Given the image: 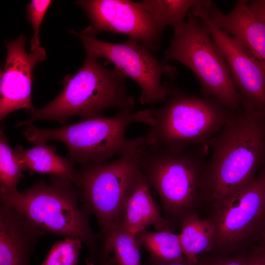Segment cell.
<instances>
[{
    "mask_svg": "<svg viewBox=\"0 0 265 265\" xmlns=\"http://www.w3.org/2000/svg\"><path fill=\"white\" fill-rule=\"evenodd\" d=\"M199 197L214 204L245 186L265 162V110L242 106L207 143Z\"/></svg>",
    "mask_w": 265,
    "mask_h": 265,
    "instance_id": "obj_1",
    "label": "cell"
},
{
    "mask_svg": "<svg viewBox=\"0 0 265 265\" xmlns=\"http://www.w3.org/2000/svg\"><path fill=\"white\" fill-rule=\"evenodd\" d=\"M0 200L47 233L79 238L88 250L87 265H96L101 259L98 235L90 225L79 189L72 181L52 176L48 183L41 179L22 192L0 195Z\"/></svg>",
    "mask_w": 265,
    "mask_h": 265,
    "instance_id": "obj_2",
    "label": "cell"
},
{
    "mask_svg": "<svg viewBox=\"0 0 265 265\" xmlns=\"http://www.w3.org/2000/svg\"><path fill=\"white\" fill-rule=\"evenodd\" d=\"M153 120L152 109L118 111L111 117L100 114L54 129H39L31 123L23 134L34 144L50 140L62 142L68 150L71 162L81 165L105 162L116 155L137 154L144 137L130 139L126 131L133 124L150 125Z\"/></svg>",
    "mask_w": 265,
    "mask_h": 265,
    "instance_id": "obj_3",
    "label": "cell"
},
{
    "mask_svg": "<svg viewBox=\"0 0 265 265\" xmlns=\"http://www.w3.org/2000/svg\"><path fill=\"white\" fill-rule=\"evenodd\" d=\"M127 79L115 67L106 68L98 59L86 55L79 71L64 78L61 93L43 107L35 108L28 119L16 126H26L40 120L55 121L63 125L71 117L85 118L101 114L106 108L133 111L135 100L128 93Z\"/></svg>",
    "mask_w": 265,
    "mask_h": 265,
    "instance_id": "obj_4",
    "label": "cell"
},
{
    "mask_svg": "<svg viewBox=\"0 0 265 265\" xmlns=\"http://www.w3.org/2000/svg\"><path fill=\"white\" fill-rule=\"evenodd\" d=\"M207 146L171 151L143 143L138 149L137 160L142 175L157 193L164 217L174 228L185 216L194 213Z\"/></svg>",
    "mask_w": 265,
    "mask_h": 265,
    "instance_id": "obj_5",
    "label": "cell"
},
{
    "mask_svg": "<svg viewBox=\"0 0 265 265\" xmlns=\"http://www.w3.org/2000/svg\"><path fill=\"white\" fill-rule=\"evenodd\" d=\"M144 144L171 151L207 144L225 124L232 111L216 100L173 90L158 109Z\"/></svg>",
    "mask_w": 265,
    "mask_h": 265,
    "instance_id": "obj_6",
    "label": "cell"
},
{
    "mask_svg": "<svg viewBox=\"0 0 265 265\" xmlns=\"http://www.w3.org/2000/svg\"><path fill=\"white\" fill-rule=\"evenodd\" d=\"M187 16L185 27L173 34L162 60L175 61L187 67L198 79L204 96L216 100L231 111L240 110L242 99L221 52L201 19L191 10Z\"/></svg>",
    "mask_w": 265,
    "mask_h": 265,
    "instance_id": "obj_7",
    "label": "cell"
},
{
    "mask_svg": "<svg viewBox=\"0 0 265 265\" xmlns=\"http://www.w3.org/2000/svg\"><path fill=\"white\" fill-rule=\"evenodd\" d=\"M137 154L81 165L76 170L81 205L90 216L97 218L101 244L114 225L120 222L127 202L142 175Z\"/></svg>",
    "mask_w": 265,
    "mask_h": 265,
    "instance_id": "obj_8",
    "label": "cell"
},
{
    "mask_svg": "<svg viewBox=\"0 0 265 265\" xmlns=\"http://www.w3.org/2000/svg\"><path fill=\"white\" fill-rule=\"evenodd\" d=\"M82 44L86 55L97 59H105L106 64L112 63L127 78L134 81L140 87V102L149 105L167 99L173 89L162 84L164 76L170 78L176 77L175 67L156 57L145 46L136 40L130 38L121 43H115L98 39L82 32L72 30Z\"/></svg>",
    "mask_w": 265,
    "mask_h": 265,
    "instance_id": "obj_9",
    "label": "cell"
},
{
    "mask_svg": "<svg viewBox=\"0 0 265 265\" xmlns=\"http://www.w3.org/2000/svg\"><path fill=\"white\" fill-rule=\"evenodd\" d=\"M213 205L215 244L231 246L254 233L265 221V162L253 181Z\"/></svg>",
    "mask_w": 265,
    "mask_h": 265,
    "instance_id": "obj_10",
    "label": "cell"
},
{
    "mask_svg": "<svg viewBox=\"0 0 265 265\" xmlns=\"http://www.w3.org/2000/svg\"><path fill=\"white\" fill-rule=\"evenodd\" d=\"M76 3L86 12L91 24L83 33L96 37L106 31L126 35L151 52L160 48L163 30L138 3L130 0H83Z\"/></svg>",
    "mask_w": 265,
    "mask_h": 265,
    "instance_id": "obj_11",
    "label": "cell"
},
{
    "mask_svg": "<svg viewBox=\"0 0 265 265\" xmlns=\"http://www.w3.org/2000/svg\"><path fill=\"white\" fill-rule=\"evenodd\" d=\"M192 13L208 28L212 38L221 52L242 106L265 110V69L260 62L234 38L214 26L202 7Z\"/></svg>",
    "mask_w": 265,
    "mask_h": 265,
    "instance_id": "obj_12",
    "label": "cell"
},
{
    "mask_svg": "<svg viewBox=\"0 0 265 265\" xmlns=\"http://www.w3.org/2000/svg\"><path fill=\"white\" fill-rule=\"evenodd\" d=\"M26 37L20 35L13 41H5L6 58L0 77V119L20 109L35 108L31 102L33 70L46 59L45 49L28 53L25 49Z\"/></svg>",
    "mask_w": 265,
    "mask_h": 265,
    "instance_id": "obj_13",
    "label": "cell"
},
{
    "mask_svg": "<svg viewBox=\"0 0 265 265\" xmlns=\"http://www.w3.org/2000/svg\"><path fill=\"white\" fill-rule=\"evenodd\" d=\"M205 2L202 8L209 20L234 38L265 69V22L251 11L246 0H238L226 14L212 1Z\"/></svg>",
    "mask_w": 265,
    "mask_h": 265,
    "instance_id": "obj_14",
    "label": "cell"
},
{
    "mask_svg": "<svg viewBox=\"0 0 265 265\" xmlns=\"http://www.w3.org/2000/svg\"><path fill=\"white\" fill-rule=\"evenodd\" d=\"M46 234L18 211L1 204L0 265H30L38 241Z\"/></svg>",
    "mask_w": 265,
    "mask_h": 265,
    "instance_id": "obj_15",
    "label": "cell"
},
{
    "mask_svg": "<svg viewBox=\"0 0 265 265\" xmlns=\"http://www.w3.org/2000/svg\"><path fill=\"white\" fill-rule=\"evenodd\" d=\"M120 224L133 236L150 225L157 231L172 232L174 229L162 215L142 175L127 202Z\"/></svg>",
    "mask_w": 265,
    "mask_h": 265,
    "instance_id": "obj_16",
    "label": "cell"
},
{
    "mask_svg": "<svg viewBox=\"0 0 265 265\" xmlns=\"http://www.w3.org/2000/svg\"><path fill=\"white\" fill-rule=\"evenodd\" d=\"M34 146L25 149L22 146L15 148V156L23 170L30 174L36 173L48 174L68 179L78 186L76 170L69 159L60 157L56 153V147L38 143Z\"/></svg>",
    "mask_w": 265,
    "mask_h": 265,
    "instance_id": "obj_17",
    "label": "cell"
},
{
    "mask_svg": "<svg viewBox=\"0 0 265 265\" xmlns=\"http://www.w3.org/2000/svg\"><path fill=\"white\" fill-rule=\"evenodd\" d=\"M179 234L185 258L190 263H198V256L209 250L214 244L215 229L209 219H202L196 213L185 216Z\"/></svg>",
    "mask_w": 265,
    "mask_h": 265,
    "instance_id": "obj_18",
    "label": "cell"
},
{
    "mask_svg": "<svg viewBox=\"0 0 265 265\" xmlns=\"http://www.w3.org/2000/svg\"><path fill=\"white\" fill-rule=\"evenodd\" d=\"M135 236L115 224L102 245V258L111 265H142Z\"/></svg>",
    "mask_w": 265,
    "mask_h": 265,
    "instance_id": "obj_19",
    "label": "cell"
},
{
    "mask_svg": "<svg viewBox=\"0 0 265 265\" xmlns=\"http://www.w3.org/2000/svg\"><path fill=\"white\" fill-rule=\"evenodd\" d=\"M199 0H143L138 3L151 16L158 26L164 30L171 26L174 34L180 32L185 27V18L189 11L198 5Z\"/></svg>",
    "mask_w": 265,
    "mask_h": 265,
    "instance_id": "obj_20",
    "label": "cell"
},
{
    "mask_svg": "<svg viewBox=\"0 0 265 265\" xmlns=\"http://www.w3.org/2000/svg\"><path fill=\"white\" fill-rule=\"evenodd\" d=\"M140 246L149 253L150 258L161 262L182 261L185 258L181 249L179 235L170 231L150 232L146 229L135 235Z\"/></svg>",
    "mask_w": 265,
    "mask_h": 265,
    "instance_id": "obj_21",
    "label": "cell"
},
{
    "mask_svg": "<svg viewBox=\"0 0 265 265\" xmlns=\"http://www.w3.org/2000/svg\"><path fill=\"white\" fill-rule=\"evenodd\" d=\"M23 169L3 129L0 131V195L17 192V186L24 175Z\"/></svg>",
    "mask_w": 265,
    "mask_h": 265,
    "instance_id": "obj_22",
    "label": "cell"
},
{
    "mask_svg": "<svg viewBox=\"0 0 265 265\" xmlns=\"http://www.w3.org/2000/svg\"><path fill=\"white\" fill-rule=\"evenodd\" d=\"M82 243L71 237L55 242L40 265H77Z\"/></svg>",
    "mask_w": 265,
    "mask_h": 265,
    "instance_id": "obj_23",
    "label": "cell"
},
{
    "mask_svg": "<svg viewBox=\"0 0 265 265\" xmlns=\"http://www.w3.org/2000/svg\"><path fill=\"white\" fill-rule=\"evenodd\" d=\"M52 3L50 0H32L26 6L27 18L33 31L30 42V53H38L45 49L40 46L39 30L44 17Z\"/></svg>",
    "mask_w": 265,
    "mask_h": 265,
    "instance_id": "obj_24",
    "label": "cell"
},
{
    "mask_svg": "<svg viewBox=\"0 0 265 265\" xmlns=\"http://www.w3.org/2000/svg\"><path fill=\"white\" fill-rule=\"evenodd\" d=\"M251 11L265 22V0H246Z\"/></svg>",
    "mask_w": 265,
    "mask_h": 265,
    "instance_id": "obj_25",
    "label": "cell"
},
{
    "mask_svg": "<svg viewBox=\"0 0 265 265\" xmlns=\"http://www.w3.org/2000/svg\"><path fill=\"white\" fill-rule=\"evenodd\" d=\"M249 260V257L220 259L212 262L209 265H248Z\"/></svg>",
    "mask_w": 265,
    "mask_h": 265,
    "instance_id": "obj_26",
    "label": "cell"
},
{
    "mask_svg": "<svg viewBox=\"0 0 265 265\" xmlns=\"http://www.w3.org/2000/svg\"><path fill=\"white\" fill-rule=\"evenodd\" d=\"M248 265H265V252L261 246L249 257Z\"/></svg>",
    "mask_w": 265,
    "mask_h": 265,
    "instance_id": "obj_27",
    "label": "cell"
},
{
    "mask_svg": "<svg viewBox=\"0 0 265 265\" xmlns=\"http://www.w3.org/2000/svg\"><path fill=\"white\" fill-rule=\"evenodd\" d=\"M197 264L190 263L186 259L179 261L161 262L150 257L144 265H197Z\"/></svg>",
    "mask_w": 265,
    "mask_h": 265,
    "instance_id": "obj_28",
    "label": "cell"
},
{
    "mask_svg": "<svg viewBox=\"0 0 265 265\" xmlns=\"http://www.w3.org/2000/svg\"><path fill=\"white\" fill-rule=\"evenodd\" d=\"M96 265H111L107 260H102L99 261Z\"/></svg>",
    "mask_w": 265,
    "mask_h": 265,
    "instance_id": "obj_29",
    "label": "cell"
},
{
    "mask_svg": "<svg viewBox=\"0 0 265 265\" xmlns=\"http://www.w3.org/2000/svg\"><path fill=\"white\" fill-rule=\"evenodd\" d=\"M261 246L263 249L264 251L265 252V238H264V243Z\"/></svg>",
    "mask_w": 265,
    "mask_h": 265,
    "instance_id": "obj_30",
    "label": "cell"
},
{
    "mask_svg": "<svg viewBox=\"0 0 265 265\" xmlns=\"http://www.w3.org/2000/svg\"><path fill=\"white\" fill-rule=\"evenodd\" d=\"M265 238V229L264 233V238Z\"/></svg>",
    "mask_w": 265,
    "mask_h": 265,
    "instance_id": "obj_31",
    "label": "cell"
}]
</instances>
